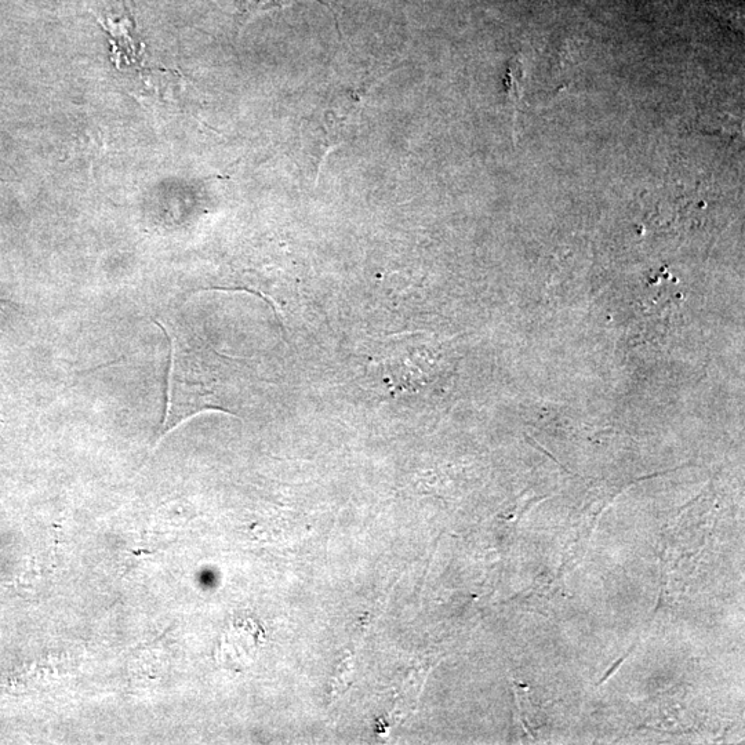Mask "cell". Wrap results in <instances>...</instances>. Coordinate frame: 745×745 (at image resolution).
<instances>
[{
    "label": "cell",
    "mask_w": 745,
    "mask_h": 745,
    "mask_svg": "<svg viewBox=\"0 0 745 745\" xmlns=\"http://www.w3.org/2000/svg\"><path fill=\"white\" fill-rule=\"evenodd\" d=\"M298 0H256L253 7L258 12H264V10L279 9V7L292 6Z\"/></svg>",
    "instance_id": "obj_2"
},
{
    "label": "cell",
    "mask_w": 745,
    "mask_h": 745,
    "mask_svg": "<svg viewBox=\"0 0 745 745\" xmlns=\"http://www.w3.org/2000/svg\"><path fill=\"white\" fill-rule=\"evenodd\" d=\"M366 93L363 90H341L304 119L301 125L304 148L314 159L316 174L321 172L330 152L343 145L358 126Z\"/></svg>",
    "instance_id": "obj_1"
}]
</instances>
